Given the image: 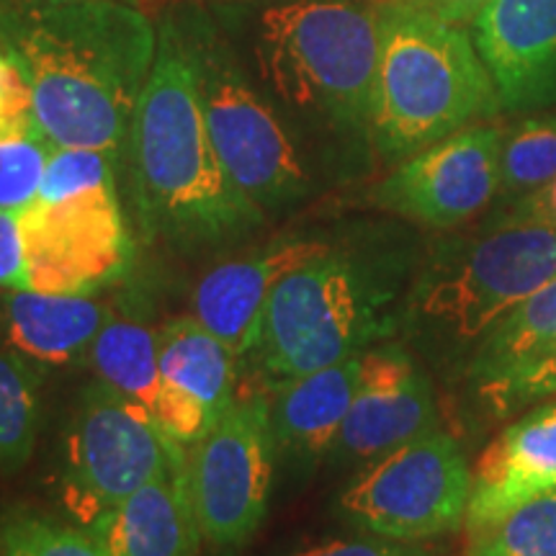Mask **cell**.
<instances>
[{
    "instance_id": "obj_35",
    "label": "cell",
    "mask_w": 556,
    "mask_h": 556,
    "mask_svg": "<svg viewBox=\"0 0 556 556\" xmlns=\"http://www.w3.org/2000/svg\"><path fill=\"white\" fill-rule=\"evenodd\" d=\"M26 3H37V5H73V3H93V0H26ZM116 3H129L142 9L144 3H152V0H116Z\"/></svg>"
},
{
    "instance_id": "obj_27",
    "label": "cell",
    "mask_w": 556,
    "mask_h": 556,
    "mask_svg": "<svg viewBox=\"0 0 556 556\" xmlns=\"http://www.w3.org/2000/svg\"><path fill=\"white\" fill-rule=\"evenodd\" d=\"M52 150L37 124L0 131V212L21 214L39 199Z\"/></svg>"
},
{
    "instance_id": "obj_33",
    "label": "cell",
    "mask_w": 556,
    "mask_h": 556,
    "mask_svg": "<svg viewBox=\"0 0 556 556\" xmlns=\"http://www.w3.org/2000/svg\"><path fill=\"white\" fill-rule=\"evenodd\" d=\"M409 3L420 5V9L451 21V24L467 26L490 0H409Z\"/></svg>"
},
{
    "instance_id": "obj_36",
    "label": "cell",
    "mask_w": 556,
    "mask_h": 556,
    "mask_svg": "<svg viewBox=\"0 0 556 556\" xmlns=\"http://www.w3.org/2000/svg\"><path fill=\"white\" fill-rule=\"evenodd\" d=\"M206 3H217V5H245V3H255V0H206Z\"/></svg>"
},
{
    "instance_id": "obj_7",
    "label": "cell",
    "mask_w": 556,
    "mask_h": 556,
    "mask_svg": "<svg viewBox=\"0 0 556 556\" xmlns=\"http://www.w3.org/2000/svg\"><path fill=\"white\" fill-rule=\"evenodd\" d=\"M197 78L214 150L235 186L263 212L307 193L309 178L294 139L248 80L232 47L204 11H170Z\"/></svg>"
},
{
    "instance_id": "obj_11",
    "label": "cell",
    "mask_w": 556,
    "mask_h": 556,
    "mask_svg": "<svg viewBox=\"0 0 556 556\" xmlns=\"http://www.w3.org/2000/svg\"><path fill=\"white\" fill-rule=\"evenodd\" d=\"M24 289L41 294H96L122 276L131 240L116 197V184L26 206Z\"/></svg>"
},
{
    "instance_id": "obj_3",
    "label": "cell",
    "mask_w": 556,
    "mask_h": 556,
    "mask_svg": "<svg viewBox=\"0 0 556 556\" xmlns=\"http://www.w3.org/2000/svg\"><path fill=\"white\" fill-rule=\"evenodd\" d=\"M500 96L462 24L409 0L379 9V60L368 137L384 160H402L490 119Z\"/></svg>"
},
{
    "instance_id": "obj_8",
    "label": "cell",
    "mask_w": 556,
    "mask_h": 556,
    "mask_svg": "<svg viewBox=\"0 0 556 556\" xmlns=\"http://www.w3.org/2000/svg\"><path fill=\"white\" fill-rule=\"evenodd\" d=\"M469 495L467 454L454 435L433 428L364 464L340 492L338 510L374 536L420 544L462 528Z\"/></svg>"
},
{
    "instance_id": "obj_5",
    "label": "cell",
    "mask_w": 556,
    "mask_h": 556,
    "mask_svg": "<svg viewBox=\"0 0 556 556\" xmlns=\"http://www.w3.org/2000/svg\"><path fill=\"white\" fill-rule=\"evenodd\" d=\"M397 278L364 255L330 245L278 281L258 356L281 381L361 356L394 328Z\"/></svg>"
},
{
    "instance_id": "obj_12",
    "label": "cell",
    "mask_w": 556,
    "mask_h": 556,
    "mask_svg": "<svg viewBox=\"0 0 556 556\" xmlns=\"http://www.w3.org/2000/svg\"><path fill=\"white\" fill-rule=\"evenodd\" d=\"M503 129L471 124L402 160L374 201L415 225L451 229L477 217L500 193Z\"/></svg>"
},
{
    "instance_id": "obj_20",
    "label": "cell",
    "mask_w": 556,
    "mask_h": 556,
    "mask_svg": "<svg viewBox=\"0 0 556 556\" xmlns=\"http://www.w3.org/2000/svg\"><path fill=\"white\" fill-rule=\"evenodd\" d=\"M160 387L193 402L214 422L232 405L238 353L197 317H176L157 330Z\"/></svg>"
},
{
    "instance_id": "obj_22",
    "label": "cell",
    "mask_w": 556,
    "mask_h": 556,
    "mask_svg": "<svg viewBox=\"0 0 556 556\" xmlns=\"http://www.w3.org/2000/svg\"><path fill=\"white\" fill-rule=\"evenodd\" d=\"M554 343L556 278L544 283L536 294L500 319L495 328L479 340L469 364V377L477 381V387L495 381Z\"/></svg>"
},
{
    "instance_id": "obj_9",
    "label": "cell",
    "mask_w": 556,
    "mask_h": 556,
    "mask_svg": "<svg viewBox=\"0 0 556 556\" xmlns=\"http://www.w3.org/2000/svg\"><path fill=\"white\" fill-rule=\"evenodd\" d=\"M184 451L148 409L96 381L80 394L65 435L62 503L88 528L163 475Z\"/></svg>"
},
{
    "instance_id": "obj_19",
    "label": "cell",
    "mask_w": 556,
    "mask_h": 556,
    "mask_svg": "<svg viewBox=\"0 0 556 556\" xmlns=\"http://www.w3.org/2000/svg\"><path fill=\"white\" fill-rule=\"evenodd\" d=\"M361 356L276 381L270 422L278 451L299 462L330 454L358 384Z\"/></svg>"
},
{
    "instance_id": "obj_15",
    "label": "cell",
    "mask_w": 556,
    "mask_h": 556,
    "mask_svg": "<svg viewBox=\"0 0 556 556\" xmlns=\"http://www.w3.org/2000/svg\"><path fill=\"white\" fill-rule=\"evenodd\" d=\"M325 248L328 242L317 238H276L253 253L219 261L193 289L191 315L238 358L248 356L258 348L278 281Z\"/></svg>"
},
{
    "instance_id": "obj_25",
    "label": "cell",
    "mask_w": 556,
    "mask_h": 556,
    "mask_svg": "<svg viewBox=\"0 0 556 556\" xmlns=\"http://www.w3.org/2000/svg\"><path fill=\"white\" fill-rule=\"evenodd\" d=\"M467 556H556V490L469 533Z\"/></svg>"
},
{
    "instance_id": "obj_30",
    "label": "cell",
    "mask_w": 556,
    "mask_h": 556,
    "mask_svg": "<svg viewBox=\"0 0 556 556\" xmlns=\"http://www.w3.org/2000/svg\"><path fill=\"white\" fill-rule=\"evenodd\" d=\"M34 93L18 52L0 31V131L34 127Z\"/></svg>"
},
{
    "instance_id": "obj_24",
    "label": "cell",
    "mask_w": 556,
    "mask_h": 556,
    "mask_svg": "<svg viewBox=\"0 0 556 556\" xmlns=\"http://www.w3.org/2000/svg\"><path fill=\"white\" fill-rule=\"evenodd\" d=\"M556 178V116H531L503 135L500 193L526 199Z\"/></svg>"
},
{
    "instance_id": "obj_26",
    "label": "cell",
    "mask_w": 556,
    "mask_h": 556,
    "mask_svg": "<svg viewBox=\"0 0 556 556\" xmlns=\"http://www.w3.org/2000/svg\"><path fill=\"white\" fill-rule=\"evenodd\" d=\"M0 556H109L86 526L50 513L11 507L0 513Z\"/></svg>"
},
{
    "instance_id": "obj_21",
    "label": "cell",
    "mask_w": 556,
    "mask_h": 556,
    "mask_svg": "<svg viewBox=\"0 0 556 556\" xmlns=\"http://www.w3.org/2000/svg\"><path fill=\"white\" fill-rule=\"evenodd\" d=\"M96 381L152 415L160 392L157 330L135 312H109L88 353Z\"/></svg>"
},
{
    "instance_id": "obj_6",
    "label": "cell",
    "mask_w": 556,
    "mask_h": 556,
    "mask_svg": "<svg viewBox=\"0 0 556 556\" xmlns=\"http://www.w3.org/2000/svg\"><path fill=\"white\" fill-rule=\"evenodd\" d=\"M556 278V227L510 214L430 255L409 291V317L454 345L479 343L500 319Z\"/></svg>"
},
{
    "instance_id": "obj_31",
    "label": "cell",
    "mask_w": 556,
    "mask_h": 556,
    "mask_svg": "<svg viewBox=\"0 0 556 556\" xmlns=\"http://www.w3.org/2000/svg\"><path fill=\"white\" fill-rule=\"evenodd\" d=\"M289 556H435L430 548L413 544V541L392 539H330L323 544H312L307 548Z\"/></svg>"
},
{
    "instance_id": "obj_16",
    "label": "cell",
    "mask_w": 556,
    "mask_h": 556,
    "mask_svg": "<svg viewBox=\"0 0 556 556\" xmlns=\"http://www.w3.org/2000/svg\"><path fill=\"white\" fill-rule=\"evenodd\" d=\"M556 490V402H546L486 446L471 467L469 533L495 523L513 507Z\"/></svg>"
},
{
    "instance_id": "obj_32",
    "label": "cell",
    "mask_w": 556,
    "mask_h": 556,
    "mask_svg": "<svg viewBox=\"0 0 556 556\" xmlns=\"http://www.w3.org/2000/svg\"><path fill=\"white\" fill-rule=\"evenodd\" d=\"M24 232L16 212H0V289H24Z\"/></svg>"
},
{
    "instance_id": "obj_34",
    "label": "cell",
    "mask_w": 556,
    "mask_h": 556,
    "mask_svg": "<svg viewBox=\"0 0 556 556\" xmlns=\"http://www.w3.org/2000/svg\"><path fill=\"white\" fill-rule=\"evenodd\" d=\"M513 214H518V217L541 219L546 222V225L556 227V178L539 193H531V197L516 201Z\"/></svg>"
},
{
    "instance_id": "obj_14",
    "label": "cell",
    "mask_w": 556,
    "mask_h": 556,
    "mask_svg": "<svg viewBox=\"0 0 556 556\" xmlns=\"http://www.w3.org/2000/svg\"><path fill=\"white\" fill-rule=\"evenodd\" d=\"M469 34L500 106L523 111L556 99V0H490Z\"/></svg>"
},
{
    "instance_id": "obj_4",
    "label": "cell",
    "mask_w": 556,
    "mask_h": 556,
    "mask_svg": "<svg viewBox=\"0 0 556 556\" xmlns=\"http://www.w3.org/2000/svg\"><path fill=\"white\" fill-rule=\"evenodd\" d=\"M258 70L299 114L368 131L379 60V11L353 0H289L263 11Z\"/></svg>"
},
{
    "instance_id": "obj_23",
    "label": "cell",
    "mask_w": 556,
    "mask_h": 556,
    "mask_svg": "<svg viewBox=\"0 0 556 556\" xmlns=\"http://www.w3.org/2000/svg\"><path fill=\"white\" fill-rule=\"evenodd\" d=\"M41 428V387L34 366L0 348V475L29 462Z\"/></svg>"
},
{
    "instance_id": "obj_29",
    "label": "cell",
    "mask_w": 556,
    "mask_h": 556,
    "mask_svg": "<svg viewBox=\"0 0 556 556\" xmlns=\"http://www.w3.org/2000/svg\"><path fill=\"white\" fill-rule=\"evenodd\" d=\"M479 394L497 409L500 415L523 407L528 402L556 397V343L544 348L526 364L503 374L495 381L479 384Z\"/></svg>"
},
{
    "instance_id": "obj_10",
    "label": "cell",
    "mask_w": 556,
    "mask_h": 556,
    "mask_svg": "<svg viewBox=\"0 0 556 556\" xmlns=\"http://www.w3.org/2000/svg\"><path fill=\"white\" fill-rule=\"evenodd\" d=\"M276 435L270 397H235L214 428L189 448L193 507L212 546L248 544L268 516Z\"/></svg>"
},
{
    "instance_id": "obj_2",
    "label": "cell",
    "mask_w": 556,
    "mask_h": 556,
    "mask_svg": "<svg viewBox=\"0 0 556 556\" xmlns=\"http://www.w3.org/2000/svg\"><path fill=\"white\" fill-rule=\"evenodd\" d=\"M131 184L148 238L176 248H217L263 225L214 150L197 78L178 26L165 13L157 54L129 129Z\"/></svg>"
},
{
    "instance_id": "obj_17",
    "label": "cell",
    "mask_w": 556,
    "mask_h": 556,
    "mask_svg": "<svg viewBox=\"0 0 556 556\" xmlns=\"http://www.w3.org/2000/svg\"><path fill=\"white\" fill-rule=\"evenodd\" d=\"M88 531L109 556H197L204 533L191 495L189 448Z\"/></svg>"
},
{
    "instance_id": "obj_1",
    "label": "cell",
    "mask_w": 556,
    "mask_h": 556,
    "mask_svg": "<svg viewBox=\"0 0 556 556\" xmlns=\"http://www.w3.org/2000/svg\"><path fill=\"white\" fill-rule=\"evenodd\" d=\"M0 31L31 80L34 122L54 148L122 160L157 54L142 9L116 0L0 9Z\"/></svg>"
},
{
    "instance_id": "obj_13",
    "label": "cell",
    "mask_w": 556,
    "mask_h": 556,
    "mask_svg": "<svg viewBox=\"0 0 556 556\" xmlns=\"http://www.w3.org/2000/svg\"><path fill=\"white\" fill-rule=\"evenodd\" d=\"M435 428L433 384L402 345L361 353L358 384L330 456L368 464Z\"/></svg>"
},
{
    "instance_id": "obj_28",
    "label": "cell",
    "mask_w": 556,
    "mask_h": 556,
    "mask_svg": "<svg viewBox=\"0 0 556 556\" xmlns=\"http://www.w3.org/2000/svg\"><path fill=\"white\" fill-rule=\"evenodd\" d=\"M119 160L99 150L54 148L41 180V201L73 197V193L96 189V186L116 184Z\"/></svg>"
},
{
    "instance_id": "obj_18",
    "label": "cell",
    "mask_w": 556,
    "mask_h": 556,
    "mask_svg": "<svg viewBox=\"0 0 556 556\" xmlns=\"http://www.w3.org/2000/svg\"><path fill=\"white\" fill-rule=\"evenodd\" d=\"M109 307L93 294H41L9 289L0 299L5 348L29 364L70 366L88 358Z\"/></svg>"
}]
</instances>
